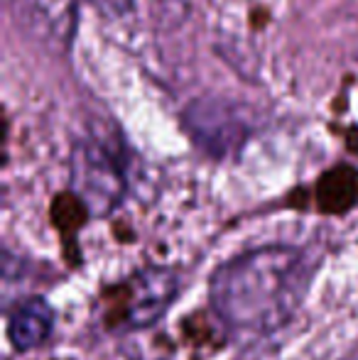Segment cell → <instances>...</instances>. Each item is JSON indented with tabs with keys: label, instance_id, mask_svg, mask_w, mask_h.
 <instances>
[{
	"label": "cell",
	"instance_id": "obj_8",
	"mask_svg": "<svg viewBox=\"0 0 358 360\" xmlns=\"http://www.w3.org/2000/svg\"><path fill=\"white\" fill-rule=\"evenodd\" d=\"M94 5H101L108 13H118V15L130 10V0H94Z\"/></svg>",
	"mask_w": 358,
	"mask_h": 360
},
{
	"label": "cell",
	"instance_id": "obj_6",
	"mask_svg": "<svg viewBox=\"0 0 358 360\" xmlns=\"http://www.w3.org/2000/svg\"><path fill=\"white\" fill-rule=\"evenodd\" d=\"M57 328V311L44 297H25L8 309L5 336L15 353H32L42 348Z\"/></svg>",
	"mask_w": 358,
	"mask_h": 360
},
{
	"label": "cell",
	"instance_id": "obj_2",
	"mask_svg": "<svg viewBox=\"0 0 358 360\" xmlns=\"http://www.w3.org/2000/svg\"><path fill=\"white\" fill-rule=\"evenodd\" d=\"M179 285V275L167 265H148L135 270L110 294L106 307V328L118 333L153 328L174 304Z\"/></svg>",
	"mask_w": 358,
	"mask_h": 360
},
{
	"label": "cell",
	"instance_id": "obj_1",
	"mask_svg": "<svg viewBox=\"0 0 358 360\" xmlns=\"http://www.w3.org/2000/svg\"><path fill=\"white\" fill-rule=\"evenodd\" d=\"M319 272L300 245H260L221 262L209 277V307L226 328L272 336L295 321Z\"/></svg>",
	"mask_w": 358,
	"mask_h": 360
},
{
	"label": "cell",
	"instance_id": "obj_5",
	"mask_svg": "<svg viewBox=\"0 0 358 360\" xmlns=\"http://www.w3.org/2000/svg\"><path fill=\"white\" fill-rule=\"evenodd\" d=\"M18 30L49 52H69L77 34L79 0H10Z\"/></svg>",
	"mask_w": 358,
	"mask_h": 360
},
{
	"label": "cell",
	"instance_id": "obj_3",
	"mask_svg": "<svg viewBox=\"0 0 358 360\" xmlns=\"http://www.w3.org/2000/svg\"><path fill=\"white\" fill-rule=\"evenodd\" d=\"M128 179L115 143L89 135L72 150V194L89 218H106L123 204Z\"/></svg>",
	"mask_w": 358,
	"mask_h": 360
},
{
	"label": "cell",
	"instance_id": "obj_4",
	"mask_svg": "<svg viewBox=\"0 0 358 360\" xmlns=\"http://www.w3.org/2000/svg\"><path fill=\"white\" fill-rule=\"evenodd\" d=\"M181 118L194 145L216 160L236 155L253 133V123L243 105L226 98L194 101Z\"/></svg>",
	"mask_w": 358,
	"mask_h": 360
},
{
	"label": "cell",
	"instance_id": "obj_7",
	"mask_svg": "<svg viewBox=\"0 0 358 360\" xmlns=\"http://www.w3.org/2000/svg\"><path fill=\"white\" fill-rule=\"evenodd\" d=\"M319 206L321 211L329 214H344L358 199V172L351 167H336V169L326 172L319 181Z\"/></svg>",
	"mask_w": 358,
	"mask_h": 360
}]
</instances>
